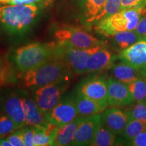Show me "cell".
Here are the masks:
<instances>
[{"label":"cell","instance_id":"cell-24","mask_svg":"<svg viewBox=\"0 0 146 146\" xmlns=\"http://www.w3.org/2000/svg\"><path fill=\"white\" fill-rule=\"evenodd\" d=\"M143 131H146V123L135 119H129L121 135L128 143Z\"/></svg>","mask_w":146,"mask_h":146},{"label":"cell","instance_id":"cell-36","mask_svg":"<svg viewBox=\"0 0 146 146\" xmlns=\"http://www.w3.org/2000/svg\"><path fill=\"white\" fill-rule=\"evenodd\" d=\"M0 146H12L8 137L0 138Z\"/></svg>","mask_w":146,"mask_h":146},{"label":"cell","instance_id":"cell-1","mask_svg":"<svg viewBox=\"0 0 146 146\" xmlns=\"http://www.w3.org/2000/svg\"><path fill=\"white\" fill-rule=\"evenodd\" d=\"M39 14L36 4H7L0 7V24L9 34L21 35L31 29Z\"/></svg>","mask_w":146,"mask_h":146},{"label":"cell","instance_id":"cell-39","mask_svg":"<svg viewBox=\"0 0 146 146\" xmlns=\"http://www.w3.org/2000/svg\"><path fill=\"white\" fill-rule=\"evenodd\" d=\"M9 0H0V3H3V4H7Z\"/></svg>","mask_w":146,"mask_h":146},{"label":"cell","instance_id":"cell-5","mask_svg":"<svg viewBox=\"0 0 146 146\" xmlns=\"http://www.w3.org/2000/svg\"><path fill=\"white\" fill-rule=\"evenodd\" d=\"M102 47L103 46L80 49L57 43L55 44L54 58L67 64L73 73L76 74H85L89 57Z\"/></svg>","mask_w":146,"mask_h":146},{"label":"cell","instance_id":"cell-19","mask_svg":"<svg viewBox=\"0 0 146 146\" xmlns=\"http://www.w3.org/2000/svg\"><path fill=\"white\" fill-rule=\"evenodd\" d=\"M111 72L114 78L127 85L142 77L140 70L123 62L112 66Z\"/></svg>","mask_w":146,"mask_h":146},{"label":"cell","instance_id":"cell-11","mask_svg":"<svg viewBox=\"0 0 146 146\" xmlns=\"http://www.w3.org/2000/svg\"><path fill=\"white\" fill-rule=\"evenodd\" d=\"M1 101L3 112L16 123L18 129L26 125L25 112L21 95L11 93L3 97Z\"/></svg>","mask_w":146,"mask_h":146},{"label":"cell","instance_id":"cell-7","mask_svg":"<svg viewBox=\"0 0 146 146\" xmlns=\"http://www.w3.org/2000/svg\"><path fill=\"white\" fill-rule=\"evenodd\" d=\"M68 85V81H62L35 89L33 99L43 114L48 113L61 101Z\"/></svg>","mask_w":146,"mask_h":146},{"label":"cell","instance_id":"cell-8","mask_svg":"<svg viewBox=\"0 0 146 146\" xmlns=\"http://www.w3.org/2000/svg\"><path fill=\"white\" fill-rule=\"evenodd\" d=\"M45 116L47 121L58 127L66 125L75 119L78 114L73 96L61 100Z\"/></svg>","mask_w":146,"mask_h":146},{"label":"cell","instance_id":"cell-9","mask_svg":"<svg viewBox=\"0 0 146 146\" xmlns=\"http://www.w3.org/2000/svg\"><path fill=\"white\" fill-rule=\"evenodd\" d=\"M108 82V103L112 107L130 105L135 102L128 85L109 77Z\"/></svg>","mask_w":146,"mask_h":146},{"label":"cell","instance_id":"cell-40","mask_svg":"<svg viewBox=\"0 0 146 146\" xmlns=\"http://www.w3.org/2000/svg\"><path fill=\"white\" fill-rule=\"evenodd\" d=\"M145 104H146V102H145Z\"/></svg>","mask_w":146,"mask_h":146},{"label":"cell","instance_id":"cell-34","mask_svg":"<svg viewBox=\"0 0 146 146\" xmlns=\"http://www.w3.org/2000/svg\"><path fill=\"white\" fill-rule=\"evenodd\" d=\"M45 0H9L7 4L9 5H27L36 4V3L44 2Z\"/></svg>","mask_w":146,"mask_h":146},{"label":"cell","instance_id":"cell-6","mask_svg":"<svg viewBox=\"0 0 146 146\" xmlns=\"http://www.w3.org/2000/svg\"><path fill=\"white\" fill-rule=\"evenodd\" d=\"M58 43L80 49L104 46V43L83 29L75 27H62L54 33Z\"/></svg>","mask_w":146,"mask_h":146},{"label":"cell","instance_id":"cell-12","mask_svg":"<svg viewBox=\"0 0 146 146\" xmlns=\"http://www.w3.org/2000/svg\"><path fill=\"white\" fill-rule=\"evenodd\" d=\"M78 91L102 104L108 106V82L103 77L91 78L81 85Z\"/></svg>","mask_w":146,"mask_h":146},{"label":"cell","instance_id":"cell-27","mask_svg":"<svg viewBox=\"0 0 146 146\" xmlns=\"http://www.w3.org/2000/svg\"><path fill=\"white\" fill-rule=\"evenodd\" d=\"M129 116V119H135L146 123V104L138 102L125 111Z\"/></svg>","mask_w":146,"mask_h":146},{"label":"cell","instance_id":"cell-30","mask_svg":"<svg viewBox=\"0 0 146 146\" xmlns=\"http://www.w3.org/2000/svg\"><path fill=\"white\" fill-rule=\"evenodd\" d=\"M22 134L25 146H35L34 145V135L35 131V127L29 126L27 127L21 128Z\"/></svg>","mask_w":146,"mask_h":146},{"label":"cell","instance_id":"cell-22","mask_svg":"<svg viewBox=\"0 0 146 146\" xmlns=\"http://www.w3.org/2000/svg\"><path fill=\"white\" fill-rule=\"evenodd\" d=\"M109 38L112 39L114 45L122 50H125L137 41L143 39L135 30L117 33Z\"/></svg>","mask_w":146,"mask_h":146},{"label":"cell","instance_id":"cell-17","mask_svg":"<svg viewBox=\"0 0 146 146\" xmlns=\"http://www.w3.org/2000/svg\"><path fill=\"white\" fill-rule=\"evenodd\" d=\"M78 116L87 117L92 115L100 114L105 110L106 106L84 96L79 91L73 96Z\"/></svg>","mask_w":146,"mask_h":146},{"label":"cell","instance_id":"cell-13","mask_svg":"<svg viewBox=\"0 0 146 146\" xmlns=\"http://www.w3.org/2000/svg\"><path fill=\"white\" fill-rule=\"evenodd\" d=\"M129 120L127 112L118 108L112 107L101 114L102 125L115 135H121Z\"/></svg>","mask_w":146,"mask_h":146},{"label":"cell","instance_id":"cell-23","mask_svg":"<svg viewBox=\"0 0 146 146\" xmlns=\"http://www.w3.org/2000/svg\"><path fill=\"white\" fill-rule=\"evenodd\" d=\"M116 135L113 133L103 125H100L95 133L89 145L91 146H112L116 143Z\"/></svg>","mask_w":146,"mask_h":146},{"label":"cell","instance_id":"cell-2","mask_svg":"<svg viewBox=\"0 0 146 146\" xmlns=\"http://www.w3.org/2000/svg\"><path fill=\"white\" fill-rule=\"evenodd\" d=\"M72 73V70L67 64L53 58L25 72L24 85L29 88H39L60 81H68Z\"/></svg>","mask_w":146,"mask_h":146},{"label":"cell","instance_id":"cell-4","mask_svg":"<svg viewBox=\"0 0 146 146\" xmlns=\"http://www.w3.org/2000/svg\"><path fill=\"white\" fill-rule=\"evenodd\" d=\"M144 14L143 11L139 9H124L98 21L95 29L107 37L121 31H134L140 18Z\"/></svg>","mask_w":146,"mask_h":146},{"label":"cell","instance_id":"cell-25","mask_svg":"<svg viewBox=\"0 0 146 146\" xmlns=\"http://www.w3.org/2000/svg\"><path fill=\"white\" fill-rule=\"evenodd\" d=\"M129 90L132 94L136 103L146 102V79L141 77L135 81L128 84Z\"/></svg>","mask_w":146,"mask_h":146},{"label":"cell","instance_id":"cell-32","mask_svg":"<svg viewBox=\"0 0 146 146\" xmlns=\"http://www.w3.org/2000/svg\"><path fill=\"white\" fill-rule=\"evenodd\" d=\"M135 31L137 33L142 36L143 39H146V16H141Z\"/></svg>","mask_w":146,"mask_h":146},{"label":"cell","instance_id":"cell-26","mask_svg":"<svg viewBox=\"0 0 146 146\" xmlns=\"http://www.w3.org/2000/svg\"><path fill=\"white\" fill-rule=\"evenodd\" d=\"M120 10V0H106L102 10L95 18V21L98 23L104 18L117 13Z\"/></svg>","mask_w":146,"mask_h":146},{"label":"cell","instance_id":"cell-20","mask_svg":"<svg viewBox=\"0 0 146 146\" xmlns=\"http://www.w3.org/2000/svg\"><path fill=\"white\" fill-rule=\"evenodd\" d=\"M35 127V131L33 138L35 146L54 145L58 126L49 123L45 126Z\"/></svg>","mask_w":146,"mask_h":146},{"label":"cell","instance_id":"cell-29","mask_svg":"<svg viewBox=\"0 0 146 146\" xmlns=\"http://www.w3.org/2000/svg\"><path fill=\"white\" fill-rule=\"evenodd\" d=\"M129 8L139 9L146 13V0H120V10Z\"/></svg>","mask_w":146,"mask_h":146},{"label":"cell","instance_id":"cell-3","mask_svg":"<svg viewBox=\"0 0 146 146\" xmlns=\"http://www.w3.org/2000/svg\"><path fill=\"white\" fill-rule=\"evenodd\" d=\"M55 43H34L16 50L14 60L21 72H26L54 58Z\"/></svg>","mask_w":146,"mask_h":146},{"label":"cell","instance_id":"cell-35","mask_svg":"<svg viewBox=\"0 0 146 146\" xmlns=\"http://www.w3.org/2000/svg\"><path fill=\"white\" fill-rule=\"evenodd\" d=\"M8 68L4 65L2 60L0 59V86L5 81L8 76Z\"/></svg>","mask_w":146,"mask_h":146},{"label":"cell","instance_id":"cell-37","mask_svg":"<svg viewBox=\"0 0 146 146\" xmlns=\"http://www.w3.org/2000/svg\"><path fill=\"white\" fill-rule=\"evenodd\" d=\"M140 71H141V74L142 77H143L146 79V66L145 67H143V68H141Z\"/></svg>","mask_w":146,"mask_h":146},{"label":"cell","instance_id":"cell-28","mask_svg":"<svg viewBox=\"0 0 146 146\" xmlns=\"http://www.w3.org/2000/svg\"><path fill=\"white\" fill-rule=\"evenodd\" d=\"M18 129L16 123L6 115L0 116V138L14 132Z\"/></svg>","mask_w":146,"mask_h":146},{"label":"cell","instance_id":"cell-10","mask_svg":"<svg viewBox=\"0 0 146 146\" xmlns=\"http://www.w3.org/2000/svg\"><path fill=\"white\" fill-rule=\"evenodd\" d=\"M101 114L85 117L78 126L70 145H89L96 131L101 125Z\"/></svg>","mask_w":146,"mask_h":146},{"label":"cell","instance_id":"cell-16","mask_svg":"<svg viewBox=\"0 0 146 146\" xmlns=\"http://www.w3.org/2000/svg\"><path fill=\"white\" fill-rule=\"evenodd\" d=\"M116 57L104 47H100L89 57L86 73L99 72L112 66Z\"/></svg>","mask_w":146,"mask_h":146},{"label":"cell","instance_id":"cell-31","mask_svg":"<svg viewBox=\"0 0 146 146\" xmlns=\"http://www.w3.org/2000/svg\"><path fill=\"white\" fill-rule=\"evenodd\" d=\"M12 146H25L21 129L14 131L7 137Z\"/></svg>","mask_w":146,"mask_h":146},{"label":"cell","instance_id":"cell-15","mask_svg":"<svg viewBox=\"0 0 146 146\" xmlns=\"http://www.w3.org/2000/svg\"><path fill=\"white\" fill-rule=\"evenodd\" d=\"M21 96L25 112L26 125L42 127L47 125L50 123L47 120L45 115L40 111L34 99H32L25 93H23Z\"/></svg>","mask_w":146,"mask_h":146},{"label":"cell","instance_id":"cell-14","mask_svg":"<svg viewBox=\"0 0 146 146\" xmlns=\"http://www.w3.org/2000/svg\"><path fill=\"white\" fill-rule=\"evenodd\" d=\"M119 57L123 62L141 70L146 66V39L139 41L122 50Z\"/></svg>","mask_w":146,"mask_h":146},{"label":"cell","instance_id":"cell-21","mask_svg":"<svg viewBox=\"0 0 146 146\" xmlns=\"http://www.w3.org/2000/svg\"><path fill=\"white\" fill-rule=\"evenodd\" d=\"M106 0H78L87 23H94L95 18L102 10Z\"/></svg>","mask_w":146,"mask_h":146},{"label":"cell","instance_id":"cell-18","mask_svg":"<svg viewBox=\"0 0 146 146\" xmlns=\"http://www.w3.org/2000/svg\"><path fill=\"white\" fill-rule=\"evenodd\" d=\"M84 118L85 117L78 116L70 123L62 127H58L54 142V145H70L74 139L75 133L78 126L82 123Z\"/></svg>","mask_w":146,"mask_h":146},{"label":"cell","instance_id":"cell-38","mask_svg":"<svg viewBox=\"0 0 146 146\" xmlns=\"http://www.w3.org/2000/svg\"><path fill=\"white\" fill-rule=\"evenodd\" d=\"M53 1H54V0H45V1H44V4H45V6H47V5H48L49 4H50L51 3H52Z\"/></svg>","mask_w":146,"mask_h":146},{"label":"cell","instance_id":"cell-33","mask_svg":"<svg viewBox=\"0 0 146 146\" xmlns=\"http://www.w3.org/2000/svg\"><path fill=\"white\" fill-rule=\"evenodd\" d=\"M131 146H146V131H143L128 143Z\"/></svg>","mask_w":146,"mask_h":146}]
</instances>
